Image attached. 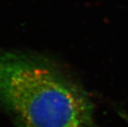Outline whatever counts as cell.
<instances>
[{"mask_svg": "<svg viewBox=\"0 0 128 127\" xmlns=\"http://www.w3.org/2000/svg\"><path fill=\"white\" fill-rule=\"evenodd\" d=\"M0 107L16 127H94L83 89L36 54L0 50Z\"/></svg>", "mask_w": 128, "mask_h": 127, "instance_id": "obj_1", "label": "cell"}]
</instances>
